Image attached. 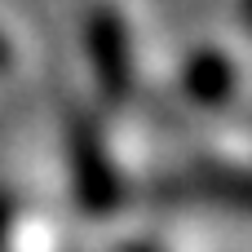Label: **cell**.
I'll list each match as a JSON object with an SVG mask.
<instances>
[{
  "label": "cell",
  "instance_id": "cell-1",
  "mask_svg": "<svg viewBox=\"0 0 252 252\" xmlns=\"http://www.w3.org/2000/svg\"><path fill=\"white\" fill-rule=\"evenodd\" d=\"M248 9H252V0H248Z\"/></svg>",
  "mask_w": 252,
  "mask_h": 252
}]
</instances>
